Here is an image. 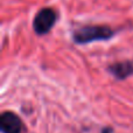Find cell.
<instances>
[{
    "instance_id": "1",
    "label": "cell",
    "mask_w": 133,
    "mask_h": 133,
    "mask_svg": "<svg viewBox=\"0 0 133 133\" xmlns=\"http://www.w3.org/2000/svg\"><path fill=\"white\" fill-rule=\"evenodd\" d=\"M116 35V30L106 25H85L72 32L76 44H89L97 41H108Z\"/></svg>"
},
{
    "instance_id": "2",
    "label": "cell",
    "mask_w": 133,
    "mask_h": 133,
    "mask_svg": "<svg viewBox=\"0 0 133 133\" xmlns=\"http://www.w3.org/2000/svg\"><path fill=\"white\" fill-rule=\"evenodd\" d=\"M57 21V12L51 7H43L36 13L33 20V29L39 36L48 34Z\"/></svg>"
},
{
    "instance_id": "3",
    "label": "cell",
    "mask_w": 133,
    "mask_h": 133,
    "mask_svg": "<svg viewBox=\"0 0 133 133\" xmlns=\"http://www.w3.org/2000/svg\"><path fill=\"white\" fill-rule=\"evenodd\" d=\"M0 130L2 133H25V124L14 112L6 111L0 116Z\"/></svg>"
},
{
    "instance_id": "5",
    "label": "cell",
    "mask_w": 133,
    "mask_h": 133,
    "mask_svg": "<svg viewBox=\"0 0 133 133\" xmlns=\"http://www.w3.org/2000/svg\"><path fill=\"white\" fill-rule=\"evenodd\" d=\"M102 133H112V130L109 129V127H106V129H104L103 131H102Z\"/></svg>"
},
{
    "instance_id": "4",
    "label": "cell",
    "mask_w": 133,
    "mask_h": 133,
    "mask_svg": "<svg viewBox=\"0 0 133 133\" xmlns=\"http://www.w3.org/2000/svg\"><path fill=\"white\" fill-rule=\"evenodd\" d=\"M108 71L116 79L124 81L133 75V61L125 60L115 62L108 66Z\"/></svg>"
}]
</instances>
